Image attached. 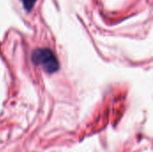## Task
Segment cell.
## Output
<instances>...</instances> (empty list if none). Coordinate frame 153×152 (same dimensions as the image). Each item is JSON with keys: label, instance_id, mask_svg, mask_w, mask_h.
<instances>
[{"label": "cell", "instance_id": "7a4b0ae2", "mask_svg": "<svg viewBox=\"0 0 153 152\" xmlns=\"http://www.w3.org/2000/svg\"><path fill=\"white\" fill-rule=\"evenodd\" d=\"M21 1L22 3L23 8L26 11H30L33 8V6H34L37 0H21Z\"/></svg>", "mask_w": 153, "mask_h": 152}, {"label": "cell", "instance_id": "6da1fadb", "mask_svg": "<svg viewBox=\"0 0 153 152\" xmlns=\"http://www.w3.org/2000/svg\"><path fill=\"white\" fill-rule=\"evenodd\" d=\"M31 61L36 65L41 66L48 73H53L59 69V63L49 48H37L31 54Z\"/></svg>", "mask_w": 153, "mask_h": 152}]
</instances>
